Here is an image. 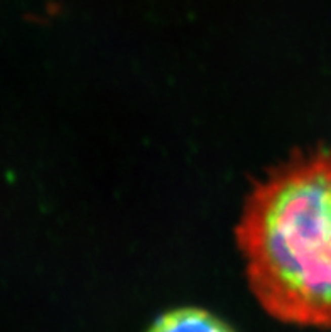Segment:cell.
<instances>
[{
  "mask_svg": "<svg viewBox=\"0 0 331 332\" xmlns=\"http://www.w3.org/2000/svg\"><path fill=\"white\" fill-rule=\"evenodd\" d=\"M235 238L269 315L331 329V145L294 152L257 180Z\"/></svg>",
  "mask_w": 331,
  "mask_h": 332,
  "instance_id": "6da1fadb",
  "label": "cell"
},
{
  "mask_svg": "<svg viewBox=\"0 0 331 332\" xmlns=\"http://www.w3.org/2000/svg\"><path fill=\"white\" fill-rule=\"evenodd\" d=\"M147 332H235L232 325L198 307L168 310L152 322Z\"/></svg>",
  "mask_w": 331,
  "mask_h": 332,
  "instance_id": "7a4b0ae2",
  "label": "cell"
}]
</instances>
